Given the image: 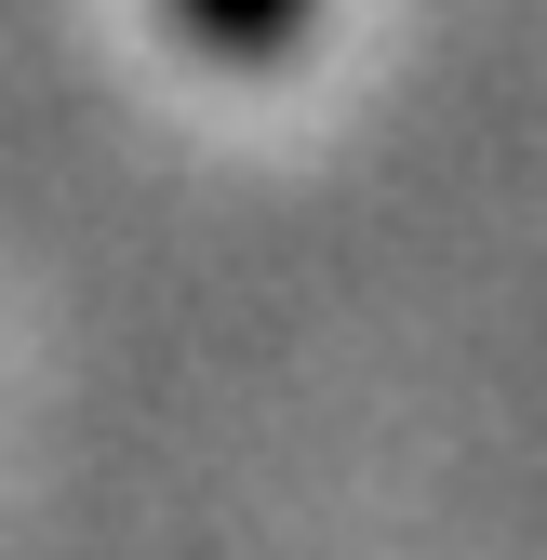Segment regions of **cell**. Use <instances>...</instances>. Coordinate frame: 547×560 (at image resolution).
I'll return each mask as SVG.
<instances>
[{
  "mask_svg": "<svg viewBox=\"0 0 547 560\" xmlns=\"http://www.w3.org/2000/svg\"><path fill=\"white\" fill-rule=\"evenodd\" d=\"M161 14L214 54V67H281V54L321 27V0H161Z\"/></svg>",
  "mask_w": 547,
  "mask_h": 560,
  "instance_id": "obj_1",
  "label": "cell"
}]
</instances>
